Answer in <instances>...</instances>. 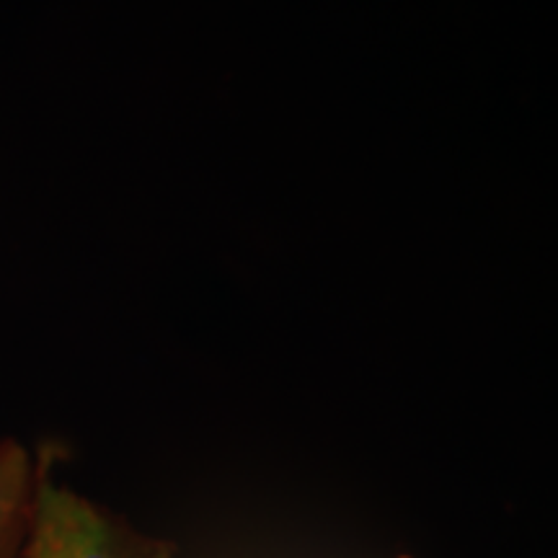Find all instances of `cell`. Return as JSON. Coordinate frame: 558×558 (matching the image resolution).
<instances>
[{
    "label": "cell",
    "mask_w": 558,
    "mask_h": 558,
    "mask_svg": "<svg viewBox=\"0 0 558 558\" xmlns=\"http://www.w3.org/2000/svg\"><path fill=\"white\" fill-rule=\"evenodd\" d=\"M26 558H169L132 556L114 525L81 494L39 481Z\"/></svg>",
    "instance_id": "6da1fadb"
},
{
    "label": "cell",
    "mask_w": 558,
    "mask_h": 558,
    "mask_svg": "<svg viewBox=\"0 0 558 558\" xmlns=\"http://www.w3.org/2000/svg\"><path fill=\"white\" fill-rule=\"evenodd\" d=\"M32 492V460L29 452L13 439L0 442V558L5 556L11 535L24 512Z\"/></svg>",
    "instance_id": "7a4b0ae2"
}]
</instances>
